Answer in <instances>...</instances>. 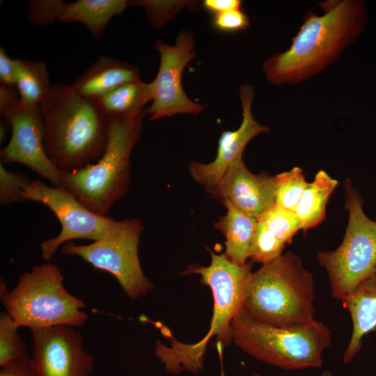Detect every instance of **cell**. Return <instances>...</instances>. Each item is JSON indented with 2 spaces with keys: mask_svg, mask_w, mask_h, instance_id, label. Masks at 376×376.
<instances>
[{
  "mask_svg": "<svg viewBox=\"0 0 376 376\" xmlns=\"http://www.w3.org/2000/svg\"><path fill=\"white\" fill-rule=\"evenodd\" d=\"M324 13H307L291 45L267 58L263 70L275 85L297 84L334 63L340 53L362 31L365 14L357 0H329L321 3Z\"/></svg>",
  "mask_w": 376,
  "mask_h": 376,
  "instance_id": "obj_1",
  "label": "cell"
},
{
  "mask_svg": "<svg viewBox=\"0 0 376 376\" xmlns=\"http://www.w3.org/2000/svg\"><path fill=\"white\" fill-rule=\"evenodd\" d=\"M40 107L45 149L59 171L79 169L100 158L107 143L108 120L97 100L81 95L71 85L53 84Z\"/></svg>",
  "mask_w": 376,
  "mask_h": 376,
  "instance_id": "obj_2",
  "label": "cell"
},
{
  "mask_svg": "<svg viewBox=\"0 0 376 376\" xmlns=\"http://www.w3.org/2000/svg\"><path fill=\"white\" fill-rule=\"evenodd\" d=\"M146 109L107 116L105 150L93 164L61 171V187L92 212L109 217L113 205L127 194L132 175L131 155L141 139Z\"/></svg>",
  "mask_w": 376,
  "mask_h": 376,
  "instance_id": "obj_3",
  "label": "cell"
},
{
  "mask_svg": "<svg viewBox=\"0 0 376 376\" xmlns=\"http://www.w3.org/2000/svg\"><path fill=\"white\" fill-rule=\"evenodd\" d=\"M313 274L301 257L283 253L251 272L242 308L253 319L277 327H295L315 320Z\"/></svg>",
  "mask_w": 376,
  "mask_h": 376,
  "instance_id": "obj_4",
  "label": "cell"
},
{
  "mask_svg": "<svg viewBox=\"0 0 376 376\" xmlns=\"http://www.w3.org/2000/svg\"><path fill=\"white\" fill-rule=\"evenodd\" d=\"M208 266L191 265L182 274H198L201 281L207 285L214 299L213 315L209 331L194 344H184L173 338L169 346L157 341L156 356L164 363L166 370L178 374L183 370L197 373L203 367V356L207 343L216 336L221 345L232 342L230 327L233 320L242 307L246 283L251 274V263L240 266L230 260L224 253L212 251Z\"/></svg>",
  "mask_w": 376,
  "mask_h": 376,
  "instance_id": "obj_5",
  "label": "cell"
},
{
  "mask_svg": "<svg viewBox=\"0 0 376 376\" xmlns=\"http://www.w3.org/2000/svg\"><path fill=\"white\" fill-rule=\"evenodd\" d=\"M58 266L49 262L34 265L19 276L11 290L1 280V304L19 327L30 330L58 325L81 327L88 320L83 311L86 306L66 290Z\"/></svg>",
  "mask_w": 376,
  "mask_h": 376,
  "instance_id": "obj_6",
  "label": "cell"
},
{
  "mask_svg": "<svg viewBox=\"0 0 376 376\" xmlns=\"http://www.w3.org/2000/svg\"><path fill=\"white\" fill-rule=\"evenodd\" d=\"M230 333L232 342L242 351L285 370L320 368L323 352L331 344V331L321 322L277 327L256 321L242 307L232 322Z\"/></svg>",
  "mask_w": 376,
  "mask_h": 376,
  "instance_id": "obj_7",
  "label": "cell"
},
{
  "mask_svg": "<svg viewBox=\"0 0 376 376\" xmlns=\"http://www.w3.org/2000/svg\"><path fill=\"white\" fill-rule=\"evenodd\" d=\"M345 191L349 219L343 242L334 251L317 254L319 264L327 273L331 294L340 301L376 274V221L366 215L359 192L348 179Z\"/></svg>",
  "mask_w": 376,
  "mask_h": 376,
  "instance_id": "obj_8",
  "label": "cell"
},
{
  "mask_svg": "<svg viewBox=\"0 0 376 376\" xmlns=\"http://www.w3.org/2000/svg\"><path fill=\"white\" fill-rule=\"evenodd\" d=\"M143 230L136 218L116 221L102 238L85 245L66 244L62 253L77 256L95 268L111 274L132 299L148 293L154 285L145 276L139 258V244Z\"/></svg>",
  "mask_w": 376,
  "mask_h": 376,
  "instance_id": "obj_9",
  "label": "cell"
},
{
  "mask_svg": "<svg viewBox=\"0 0 376 376\" xmlns=\"http://www.w3.org/2000/svg\"><path fill=\"white\" fill-rule=\"evenodd\" d=\"M22 197L23 201L46 205L61 224L59 234L40 244L41 256L45 261L50 260L58 249L69 241L100 240L116 221L110 217L92 212L65 189L49 186L39 180H31L24 187Z\"/></svg>",
  "mask_w": 376,
  "mask_h": 376,
  "instance_id": "obj_10",
  "label": "cell"
},
{
  "mask_svg": "<svg viewBox=\"0 0 376 376\" xmlns=\"http://www.w3.org/2000/svg\"><path fill=\"white\" fill-rule=\"evenodd\" d=\"M0 114L12 130L8 143L0 151L1 163L22 164L52 186L61 187L60 171L45 149V123L40 104H30L19 97L0 107Z\"/></svg>",
  "mask_w": 376,
  "mask_h": 376,
  "instance_id": "obj_11",
  "label": "cell"
},
{
  "mask_svg": "<svg viewBox=\"0 0 376 376\" xmlns=\"http://www.w3.org/2000/svg\"><path fill=\"white\" fill-rule=\"evenodd\" d=\"M155 49L159 55V66L151 82L152 99L146 109L149 119L155 120L178 114L200 113L203 110V106L187 97L182 84L185 67L196 56L193 33L182 30L173 45L157 40Z\"/></svg>",
  "mask_w": 376,
  "mask_h": 376,
  "instance_id": "obj_12",
  "label": "cell"
},
{
  "mask_svg": "<svg viewBox=\"0 0 376 376\" xmlns=\"http://www.w3.org/2000/svg\"><path fill=\"white\" fill-rule=\"evenodd\" d=\"M75 327L58 325L30 330L31 363L36 376H91L95 358Z\"/></svg>",
  "mask_w": 376,
  "mask_h": 376,
  "instance_id": "obj_13",
  "label": "cell"
},
{
  "mask_svg": "<svg viewBox=\"0 0 376 376\" xmlns=\"http://www.w3.org/2000/svg\"><path fill=\"white\" fill-rule=\"evenodd\" d=\"M254 96L253 88L249 84L240 86V98L242 107V119L238 129L224 131L218 141L214 159L203 164L192 162L189 171L192 178L212 196L228 169L242 160L244 150L249 142L257 135L267 132L269 128L258 123L253 116L251 105Z\"/></svg>",
  "mask_w": 376,
  "mask_h": 376,
  "instance_id": "obj_14",
  "label": "cell"
},
{
  "mask_svg": "<svg viewBox=\"0 0 376 376\" xmlns=\"http://www.w3.org/2000/svg\"><path fill=\"white\" fill-rule=\"evenodd\" d=\"M212 196L258 218L275 204V177L251 173L242 159L228 169Z\"/></svg>",
  "mask_w": 376,
  "mask_h": 376,
  "instance_id": "obj_15",
  "label": "cell"
},
{
  "mask_svg": "<svg viewBox=\"0 0 376 376\" xmlns=\"http://www.w3.org/2000/svg\"><path fill=\"white\" fill-rule=\"evenodd\" d=\"M139 68L109 56L99 57L71 85L81 95L97 100L115 88L139 81Z\"/></svg>",
  "mask_w": 376,
  "mask_h": 376,
  "instance_id": "obj_16",
  "label": "cell"
},
{
  "mask_svg": "<svg viewBox=\"0 0 376 376\" xmlns=\"http://www.w3.org/2000/svg\"><path fill=\"white\" fill-rule=\"evenodd\" d=\"M353 323L352 334L343 356V362L352 361L362 345V338L376 329V274L361 282L341 301Z\"/></svg>",
  "mask_w": 376,
  "mask_h": 376,
  "instance_id": "obj_17",
  "label": "cell"
},
{
  "mask_svg": "<svg viewBox=\"0 0 376 376\" xmlns=\"http://www.w3.org/2000/svg\"><path fill=\"white\" fill-rule=\"evenodd\" d=\"M226 213L219 217L214 228L225 237L224 254L232 262L244 266L249 258L252 237L258 218L249 215L230 203H225Z\"/></svg>",
  "mask_w": 376,
  "mask_h": 376,
  "instance_id": "obj_18",
  "label": "cell"
},
{
  "mask_svg": "<svg viewBox=\"0 0 376 376\" xmlns=\"http://www.w3.org/2000/svg\"><path fill=\"white\" fill-rule=\"evenodd\" d=\"M126 0H77L65 2L60 21L84 24L92 37L99 40L109 21L129 6Z\"/></svg>",
  "mask_w": 376,
  "mask_h": 376,
  "instance_id": "obj_19",
  "label": "cell"
},
{
  "mask_svg": "<svg viewBox=\"0 0 376 376\" xmlns=\"http://www.w3.org/2000/svg\"><path fill=\"white\" fill-rule=\"evenodd\" d=\"M338 185L324 170H320L313 182H308L294 211L301 230L315 228L326 216V205L329 198Z\"/></svg>",
  "mask_w": 376,
  "mask_h": 376,
  "instance_id": "obj_20",
  "label": "cell"
},
{
  "mask_svg": "<svg viewBox=\"0 0 376 376\" xmlns=\"http://www.w3.org/2000/svg\"><path fill=\"white\" fill-rule=\"evenodd\" d=\"M152 99L151 82L139 80L115 88L97 99V102L102 112L107 116H111L145 109Z\"/></svg>",
  "mask_w": 376,
  "mask_h": 376,
  "instance_id": "obj_21",
  "label": "cell"
},
{
  "mask_svg": "<svg viewBox=\"0 0 376 376\" xmlns=\"http://www.w3.org/2000/svg\"><path fill=\"white\" fill-rule=\"evenodd\" d=\"M16 60L15 86L20 100L30 104H40L51 87L45 63L23 58Z\"/></svg>",
  "mask_w": 376,
  "mask_h": 376,
  "instance_id": "obj_22",
  "label": "cell"
},
{
  "mask_svg": "<svg viewBox=\"0 0 376 376\" xmlns=\"http://www.w3.org/2000/svg\"><path fill=\"white\" fill-rule=\"evenodd\" d=\"M20 327L7 313L0 315V367L29 358L27 345L18 333Z\"/></svg>",
  "mask_w": 376,
  "mask_h": 376,
  "instance_id": "obj_23",
  "label": "cell"
},
{
  "mask_svg": "<svg viewBox=\"0 0 376 376\" xmlns=\"http://www.w3.org/2000/svg\"><path fill=\"white\" fill-rule=\"evenodd\" d=\"M275 177V204L294 212L308 183L301 169L294 167Z\"/></svg>",
  "mask_w": 376,
  "mask_h": 376,
  "instance_id": "obj_24",
  "label": "cell"
},
{
  "mask_svg": "<svg viewBox=\"0 0 376 376\" xmlns=\"http://www.w3.org/2000/svg\"><path fill=\"white\" fill-rule=\"evenodd\" d=\"M258 219L264 223L272 234L285 245L290 244L295 234L301 230L299 221L295 212L276 204Z\"/></svg>",
  "mask_w": 376,
  "mask_h": 376,
  "instance_id": "obj_25",
  "label": "cell"
},
{
  "mask_svg": "<svg viewBox=\"0 0 376 376\" xmlns=\"http://www.w3.org/2000/svg\"><path fill=\"white\" fill-rule=\"evenodd\" d=\"M285 244L279 240L258 219L252 237L249 258L253 262L266 263L283 253Z\"/></svg>",
  "mask_w": 376,
  "mask_h": 376,
  "instance_id": "obj_26",
  "label": "cell"
},
{
  "mask_svg": "<svg viewBox=\"0 0 376 376\" xmlns=\"http://www.w3.org/2000/svg\"><path fill=\"white\" fill-rule=\"evenodd\" d=\"M194 3L189 1L132 0L129 5L142 7L151 25L161 29L183 8Z\"/></svg>",
  "mask_w": 376,
  "mask_h": 376,
  "instance_id": "obj_27",
  "label": "cell"
},
{
  "mask_svg": "<svg viewBox=\"0 0 376 376\" xmlns=\"http://www.w3.org/2000/svg\"><path fill=\"white\" fill-rule=\"evenodd\" d=\"M30 181L25 175L9 171L1 163L0 205L6 206L23 201L22 192Z\"/></svg>",
  "mask_w": 376,
  "mask_h": 376,
  "instance_id": "obj_28",
  "label": "cell"
},
{
  "mask_svg": "<svg viewBox=\"0 0 376 376\" xmlns=\"http://www.w3.org/2000/svg\"><path fill=\"white\" fill-rule=\"evenodd\" d=\"M65 4V1L62 0H32L27 10L28 20L38 26L60 21Z\"/></svg>",
  "mask_w": 376,
  "mask_h": 376,
  "instance_id": "obj_29",
  "label": "cell"
},
{
  "mask_svg": "<svg viewBox=\"0 0 376 376\" xmlns=\"http://www.w3.org/2000/svg\"><path fill=\"white\" fill-rule=\"evenodd\" d=\"M212 23L216 29L224 32L244 31L250 26L249 17L241 9L213 15Z\"/></svg>",
  "mask_w": 376,
  "mask_h": 376,
  "instance_id": "obj_30",
  "label": "cell"
},
{
  "mask_svg": "<svg viewBox=\"0 0 376 376\" xmlns=\"http://www.w3.org/2000/svg\"><path fill=\"white\" fill-rule=\"evenodd\" d=\"M17 60L10 58L1 47L0 48V81L1 84L15 86Z\"/></svg>",
  "mask_w": 376,
  "mask_h": 376,
  "instance_id": "obj_31",
  "label": "cell"
},
{
  "mask_svg": "<svg viewBox=\"0 0 376 376\" xmlns=\"http://www.w3.org/2000/svg\"><path fill=\"white\" fill-rule=\"evenodd\" d=\"M0 376H36L31 357L1 368Z\"/></svg>",
  "mask_w": 376,
  "mask_h": 376,
  "instance_id": "obj_32",
  "label": "cell"
},
{
  "mask_svg": "<svg viewBox=\"0 0 376 376\" xmlns=\"http://www.w3.org/2000/svg\"><path fill=\"white\" fill-rule=\"evenodd\" d=\"M242 3L240 0H205L203 2L204 8L213 15L241 9Z\"/></svg>",
  "mask_w": 376,
  "mask_h": 376,
  "instance_id": "obj_33",
  "label": "cell"
},
{
  "mask_svg": "<svg viewBox=\"0 0 376 376\" xmlns=\"http://www.w3.org/2000/svg\"><path fill=\"white\" fill-rule=\"evenodd\" d=\"M7 132H8L7 125L5 123H1V126H0V140H1V142H2V141H3L6 139Z\"/></svg>",
  "mask_w": 376,
  "mask_h": 376,
  "instance_id": "obj_34",
  "label": "cell"
},
{
  "mask_svg": "<svg viewBox=\"0 0 376 376\" xmlns=\"http://www.w3.org/2000/svg\"><path fill=\"white\" fill-rule=\"evenodd\" d=\"M254 376H260V375H257V374H254Z\"/></svg>",
  "mask_w": 376,
  "mask_h": 376,
  "instance_id": "obj_35",
  "label": "cell"
}]
</instances>
